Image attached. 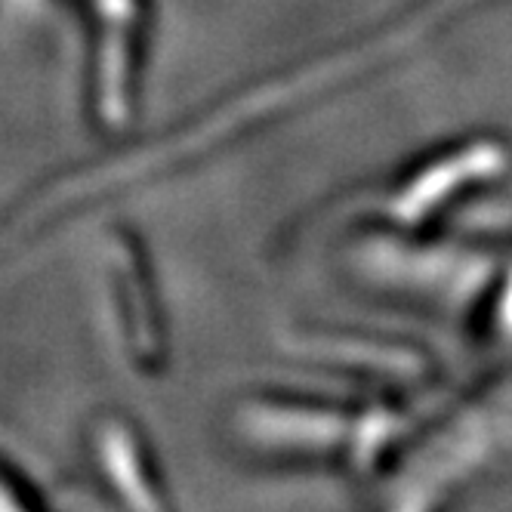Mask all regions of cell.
Returning a JSON list of instances; mask_svg holds the SVG:
<instances>
[{
  "instance_id": "1",
  "label": "cell",
  "mask_w": 512,
  "mask_h": 512,
  "mask_svg": "<svg viewBox=\"0 0 512 512\" xmlns=\"http://www.w3.org/2000/svg\"><path fill=\"white\" fill-rule=\"evenodd\" d=\"M149 10L152 0H87L90 112L105 133H121L136 115Z\"/></svg>"
},
{
  "instance_id": "2",
  "label": "cell",
  "mask_w": 512,
  "mask_h": 512,
  "mask_svg": "<svg viewBox=\"0 0 512 512\" xmlns=\"http://www.w3.org/2000/svg\"><path fill=\"white\" fill-rule=\"evenodd\" d=\"M108 294L115 303L118 337L130 368L139 374H161L170 355V334L155 272L139 238L115 232L105 250Z\"/></svg>"
},
{
  "instance_id": "3",
  "label": "cell",
  "mask_w": 512,
  "mask_h": 512,
  "mask_svg": "<svg viewBox=\"0 0 512 512\" xmlns=\"http://www.w3.org/2000/svg\"><path fill=\"white\" fill-rule=\"evenodd\" d=\"M87 454L102 488L127 509H167V485L152 445L124 411H99L87 426Z\"/></svg>"
},
{
  "instance_id": "4",
  "label": "cell",
  "mask_w": 512,
  "mask_h": 512,
  "mask_svg": "<svg viewBox=\"0 0 512 512\" xmlns=\"http://www.w3.org/2000/svg\"><path fill=\"white\" fill-rule=\"evenodd\" d=\"M34 503H41L38 494L31 491V485L25 479L0 463V509H28Z\"/></svg>"
}]
</instances>
